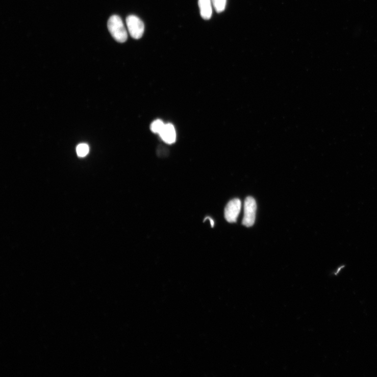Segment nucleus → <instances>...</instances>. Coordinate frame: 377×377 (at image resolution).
Returning a JSON list of instances; mask_svg holds the SVG:
<instances>
[{
    "mask_svg": "<svg viewBox=\"0 0 377 377\" xmlns=\"http://www.w3.org/2000/svg\"><path fill=\"white\" fill-rule=\"evenodd\" d=\"M257 205L253 197L246 198L244 203V215L242 223L247 227H252L255 221Z\"/></svg>",
    "mask_w": 377,
    "mask_h": 377,
    "instance_id": "7ed1b4c3",
    "label": "nucleus"
},
{
    "mask_svg": "<svg viewBox=\"0 0 377 377\" xmlns=\"http://www.w3.org/2000/svg\"><path fill=\"white\" fill-rule=\"evenodd\" d=\"M165 124L162 120H157L152 123L150 125L151 131L155 134H160Z\"/></svg>",
    "mask_w": 377,
    "mask_h": 377,
    "instance_id": "0eeeda50",
    "label": "nucleus"
},
{
    "mask_svg": "<svg viewBox=\"0 0 377 377\" xmlns=\"http://www.w3.org/2000/svg\"><path fill=\"white\" fill-rule=\"evenodd\" d=\"M211 1L217 13H221L225 9L227 0H211Z\"/></svg>",
    "mask_w": 377,
    "mask_h": 377,
    "instance_id": "6e6552de",
    "label": "nucleus"
},
{
    "mask_svg": "<svg viewBox=\"0 0 377 377\" xmlns=\"http://www.w3.org/2000/svg\"><path fill=\"white\" fill-rule=\"evenodd\" d=\"M242 207V203L240 199H234L230 201L225 209V217L227 221L230 223L236 222L239 216Z\"/></svg>",
    "mask_w": 377,
    "mask_h": 377,
    "instance_id": "20e7f679",
    "label": "nucleus"
},
{
    "mask_svg": "<svg viewBox=\"0 0 377 377\" xmlns=\"http://www.w3.org/2000/svg\"><path fill=\"white\" fill-rule=\"evenodd\" d=\"M126 21L129 32L132 37L135 39L141 38L145 30L144 24L141 19L135 15H131L127 18Z\"/></svg>",
    "mask_w": 377,
    "mask_h": 377,
    "instance_id": "f03ea898",
    "label": "nucleus"
},
{
    "mask_svg": "<svg viewBox=\"0 0 377 377\" xmlns=\"http://www.w3.org/2000/svg\"><path fill=\"white\" fill-rule=\"evenodd\" d=\"M198 5H199L202 17L206 20H208L211 18L212 14L211 0H199Z\"/></svg>",
    "mask_w": 377,
    "mask_h": 377,
    "instance_id": "423d86ee",
    "label": "nucleus"
},
{
    "mask_svg": "<svg viewBox=\"0 0 377 377\" xmlns=\"http://www.w3.org/2000/svg\"><path fill=\"white\" fill-rule=\"evenodd\" d=\"M108 28L116 41L119 43L127 41L128 32L120 16L116 15L111 16L108 22Z\"/></svg>",
    "mask_w": 377,
    "mask_h": 377,
    "instance_id": "f257e3e1",
    "label": "nucleus"
},
{
    "mask_svg": "<svg viewBox=\"0 0 377 377\" xmlns=\"http://www.w3.org/2000/svg\"><path fill=\"white\" fill-rule=\"evenodd\" d=\"M166 143L172 144L176 141V131L170 123L166 124L161 133L159 134Z\"/></svg>",
    "mask_w": 377,
    "mask_h": 377,
    "instance_id": "39448f33",
    "label": "nucleus"
},
{
    "mask_svg": "<svg viewBox=\"0 0 377 377\" xmlns=\"http://www.w3.org/2000/svg\"><path fill=\"white\" fill-rule=\"evenodd\" d=\"M89 146L85 144L79 145L77 147V153L79 157H84L89 153Z\"/></svg>",
    "mask_w": 377,
    "mask_h": 377,
    "instance_id": "1a4fd4ad",
    "label": "nucleus"
}]
</instances>
